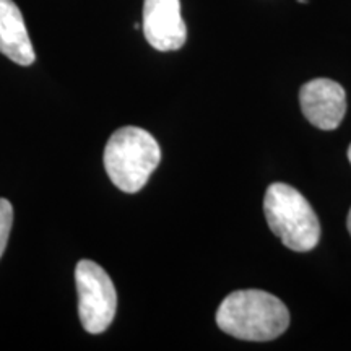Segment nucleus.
Here are the masks:
<instances>
[{"label": "nucleus", "mask_w": 351, "mask_h": 351, "mask_svg": "<svg viewBox=\"0 0 351 351\" xmlns=\"http://www.w3.org/2000/svg\"><path fill=\"white\" fill-rule=\"evenodd\" d=\"M78 314L86 332L98 335L111 326L117 311V293L108 271L93 261L75 267Z\"/></svg>", "instance_id": "obj_4"}, {"label": "nucleus", "mask_w": 351, "mask_h": 351, "mask_svg": "<svg viewBox=\"0 0 351 351\" xmlns=\"http://www.w3.org/2000/svg\"><path fill=\"white\" fill-rule=\"evenodd\" d=\"M223 332L239 340L270 341L289 326V313L278 298L261 289H241L225 298L217 311Z\"/></svg>", "instance_id": "obj_1"}, {"label": "nucleus", "mask_w": 351, "mask_h": 351, "mask_svg": "<svg viewBox=\"0 0 351 351\" xmlns=\"http://www.w3.org/2000/svg\"><path fill=\"white\" fill-rule=\"evenodd\" d=\"M346 226H348V232L351 236V210H350V215H348V221H346Z\"/></svg>", "instance_id": "obj_9"}, {"label": "nucleus", "mask_w": 351, "mask_h": 351, "mask_svg": "<svg viewBox=\"0 0 351 351\" xmlns=\"http://www.w3.org/2000/svg\"><path fill=\"white\" fill-rule=\"evenodd\" d=\"M160 161V145L150 132L140 127L116 130L104 150V168L109 179L127 194L143 189Z\"/></svg>", "instance_id": "obj_2"}, {"label": "nucleus", "mask_w": 351, "mask_h": 351, "mask_svg": "<svg viewBox=\"0 0 351 351\" xmlns=\"http://www.w3.org/2000/svg\"><path fill=\"white\" fill-rule=\"evenodd\" d=\"M0 52L25 67L36 59L23 15L13 0H0Z\"/></svg>", "instance_id": "obj_7"}, {"label": "nucleus", "mask_w": 351, "mask_h": 351, "mask_svg": "<svg viewBox=\"0 0 351 351\" xmlns=\"http://www.w3.org/2000/svg\"><path fill=\"white\" fill-rule=\"evenodd\" d=\"M263 212L270 231L295 252L313 251L320 239V223L309 202L296 189L275 182L267 189Z\"/></svg>", "instance_id": "obj_3"}, {"label": "nucleus", "mask_w": 351, "mask_h": 351, "mask_svg": "<svg viewBox=\"0 0 351 351\" xmlns=\"http://www.w3.org/2000/svg\"><path fill=\"white\" fill-rule=\"evenodd\" d=\"M300 103L306 119L322 130L337 129L346 112L343 86L328 78H315L302 85Z\"/></svg>", "instance_id": "obj_6"}, {"label": "nucleus", "mask_w": 351, "mask_h": 351, "mask_svg": "<svg viewBox=\"0 0 351 351\" xmlns=\"http://www.w3.org/2000/svg\"><path fill=\"white\" fill-rule=\"evenodd\" d=\"M143 34L156 51H178L186 44L187 28L179 0H145Z\"/></svg>", "instance_id": "obj_5"}, {"label": "nucleus", "mask_w": 351, "mask_h": 351, "mask_svg": "<svg viewBox=\"0 0 351 351\" xmlns=\"http://www.w3.org/2000/svg\"><path fill=\"white\" fill-rule=\"evenodd\" d=\"M348 160H350V163H351V145H350V148H348Z\"/></svg>", "instance_id": "obj_10"}, {"label": "nucleus", "mask_w": 351, "mask_h": 351, "mask_svg": "<svg viewBox=\"0 0 351 351\" xmlns=\"http://www.w3.org/2000/svg\"><path fill=\"white\" fill-rule=\"evenodd\" d=\"M13 225V207L5 199H0V257L5 251L8 236H10Z\"/></svg>", "instance_id": "obj_8"}]
</instances>
